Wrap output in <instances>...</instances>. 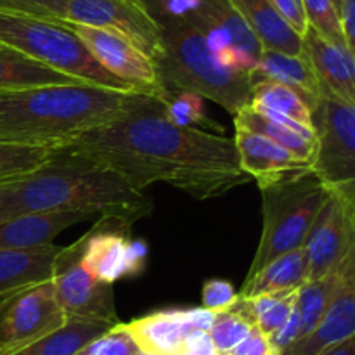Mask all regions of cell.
I'll list each match as a JSON object with an SVG mask.
<instances>
[{"instance_id": "cell-1", "label": "cell", "mask_w": 355, "mask_h": 355, "mask_svg": "<svg viewBox=\"0 0 355 355\" xmlns=\"http://www.w3.org/2000/svg\"><path fill=\"white\" fill-rule=\"evenodd\" d=\"M55 149L110 168L139 191L165 182L196 200H210L250 182L239 165L234 139L172 123L162 99L155 97H148L128 116Z\"/></svg>"}, {"instance_id": "cell-2", "label": "cell", "mask_w": 355, "mask_h": 355, "mask_svg": "<svg viewBox=\"0 0 355 355\" xmlns=\"http://www.w3.org/2000/svg\"><path fill=\"white\" fill-rule=\"evenodd\" d=\"M153 201L123 177L80 155L52 149L38 168L0 182V222L37 211H82L132 225Z\"/></svg>"}, {"instance_id": "cell-3", "label": "cell", "mask_w": 355, "mask_h": 355, "mask_svg": "<svg viewBox=\"0 0 355 355\" xmlns=\"http://www.w3.org/2000/svg\"><path fill=\"white\" fill-rule=\"evenodd\" d=\"M149 96L90 83L0 92V142L55 149L128 116Z\"/></svg>"}, {"instance_id": "cell-4", "label": "cell", "mask_w": 355, "mask_h": 355, "mask_svg": "<svg viewBox=\"0 0 355 355\" xmlns=\"http://www.w3.org/2000/svg\"><path fill=\"white\" fill-rule=\"evenodd\" d=\"M163 54L156 61L159 82L168 92H193L236 114L248 106L252 83L248 75L218 64L201 31L187 17L158 19Z\"/></svg>"}, {"instance_id": "cell-5", "label": "cell", "mask_w": 355, "mask_h": 355, "mask_svg": "<svg viewBox=\"0 0 355 355\" xmlns=\"http://www.w3.org/2000/svg\"><path fill=\"white\" fill-rule=\"evenodd\" d=\"M0 45L75 78L113 90H134L107 73L61 21L0 7Z\"/></svg>"}, {"instance_id": "cell-6", "label": "cell", "mask_w": 355, "mask_h": 355, "mask_svg": "<svg viewBox=\"0 0 355 355\" xmlns=\"http://www.w3.org/2000/svg\"><path fill=\"white\" fill-rule=\"evenodd\" d=\"M262 236L248 277L274 259L302 248L329 189L312 172L260 187Z\"/></svg>"}, {"instance_id": "cell-7", "label": "cell", "mask_w": 355, "mask_h": 355, "mask_svg": "<svg viewBox=\"0 0 355 355\" xmlns=\"http://www.w3.org/2000/svg\"><path fill=\"white\" fill-rule=\"evenodd\" d=\"M311 172L328 189L355 186V106L321 97L312 110Z\"/></svg>"}, {"instance_id": "cell-8", "label": "cell", "mask_w": 355, "mask_h": 355, "mask_svg": "<svg viewBox=\"0 0 355 355\" xmlns=\"http://www.w3.org/2000/svg\"><path fill=\"white\" fill-rule=\"evenodd\" d=\"M302 248L307 281L336 276L355 259V186L329 189Z\"/></svg>"}, {"instance_id": "cell-9", "label": "cell", "mask_w": 355, "mask_h": 355, "mask_svg": "<svg viewBox=\"0 0 355 355\" xmlns=\"http://www.w3.org/2000/svg\"><path fill=\"white\" fill-rule=\"evenodd\" d=\"M61 21L120 35L155 62L163 54L162 26L144 0H69Z\"/></svg>"}, {"instance_id": "cell-10", "label": "cell", "mask_w": 355, "mask_h": 355, "mask_svg": "<svg viewBox=\"0 0 355 355\" xmlns=\"http://www.w3.org/2000/svg\"><path fill=\"white\" fill-rule=\"evenodd\" d=\"M66 322L51 281L0 298V355H10Z\"/></svg>"}, {"instance_id": "cell-11", "label": "cell", "mask_w": 355, "mask_h": 355, "mask_svg": "<svg viewBox=\"0 0 355 355\" xmlns=\"http://www.w3.org/2000/svg\"><path fill=\"white\" fill-rule=\"evenodd\" d=\"M61 23L78 37L89 54L114 78L155 99L165 97L166 89L159 82L156 62L127 38L85 24Z\"/></svg>"}, {"instance_id": "cell-12", "label": "cell", "mask_w": 355, "mask_h": 355, "mask_svg": "<svg viewBox=\"0 0 355 355\" xmlns=\"http://www.w3.org/2000/svg\"><path fill=\"white\" fill-rule=\"evenodd\" d=\"M128 232L130 225L125 222L99 218L96 227L80 238L78 262L94 279L114 284L144 269L148 246L132 241Z\"/></svg>"}, {"instance_id": "cell-13", "label": "cell", "mask_w": 355, "mask_h": 355, "mask_svg": "<svg viewBox=\"0 0 355 355\" xmlns=\"http://www.w3.org/2000/svg\"><path fill=\"white\" fill-rule=\"evenodd\" d=\"M80 239L64 246L59 267L52 277L55 300L66 319H90L118 324L113 284L94 279L82 267Z\"/></svg>"}, {"instance_id": "cell-14", "label": "cell", "mask_w": 355, "mask_h": 355, "mask_svg": "<svg viewBox=\"0 0 355 355\" xmlns=\"http://www.w3.org/2000/svg\"><path fill=\"white\" fill-rule=\"evenodd\" d=\"M355 336V259L338 272V284L321 321L304 338L284 349L281 355H318L328 347Z\"/></svg>"}, {"instance_id": "cell-15", "label": "cell", "mask_w": 355, "mask_h": 355, "mask_svg": "<svg viewBox=\"0 0 355 355\" xmlns=\"http://www.w3.org/2000/svg\"><path fill=\"white\" fill-rule=\"evenodd\" d=\"M236 151L241 170L255 179L259 187L311 172L307 162L291 155L283 146L263 135L236 127Z\"/></svg>"}, {"instance_id": "cell-16", "label": "cell", "mask_w": 355, "mask_h": 355, "mask_svg": "<svg viewBox=\"0 0 355 355\" xmlns=\"http://www.w3.org/2000/svg\"><path fill=\"white\" fill-rule=\"evenodd\" d=\"M302 54L318 78L322 97L355 106V54L328 42L311 26L302 37Z\"/></svg>"}, {"instance_id": "cell-17", "label": "cell", "mask_w": 355, "mask_h": 355, "mask_svg": "<svg viewBox=\"0 0 355 355\" xmlns=\"http://www.w3.org/2000/svg\"><path fill=\"white\" fill-rule=\"evenodd\" d=\"M64 246L0 248V298L51 281L59 267Z\"/></svg>"}, {"instance_id": "cell-18", "label": "cell", "mask_w": 355, "mask_h": 355, "mask_svg": "<svg viewBox=\"0 0 355 355\" xmlns=\"http://www.w3.org/2000/svg\"><path fill=\"white\" fill-rule=\"evenodd\" d=\"M92 215L82 211H37L0 222V248H42L64 229L90 220Z\"/></svg>"}, {"instance_id": "cell-19", "label": "cell", "mask_w": 355, "mask_h": 355, "mask_svg": "<svg viewBox=\"0 0 355 355\" xmlns=\"http://www.w3.org/2000/svg\"><path fill=\"white\" fill-rule=\"evenodd\" d=\"M234 127L246 128V130L270 139L276 144L288 149L297 158L307 162L311 166L315 144L314 128H309L305 125L297 123L291 118L263 110V107L252 106V104L234 114Z\"/></svg>"}, {"instance_id": "cell-20", "label": "cell", "mask_w": 355, "mask_h": 355, "mask_svg": "<svg viewBox=\"0 0 355 355\" xmlns=\"http://www.w3.org/2000/svg\"><path fill=\"white\" fill-rule=\"evenodd\" d=\"M274 82L288 87L314 110L322 97L321 87L304 54L288 55L276 51H262L255 69L250 73V83Z\"/></svg>"}, {"instance_id": "cell-21", "label": "cell", "mask_w": 355, "mask_h": 355, "mask_svg": "<svg viewBox=\"0 0 355 355\" xmlns=\"http://www.w3.org/2000/svg\"><path fill=\"white\" fill-rule=\"evenodd\" d=\"M263 51L283 52L288 55L302 54V37L276 12L269 0H229Z\"/></svg>"}, {"instance_id": "cell-22", "label": "cell", "mask_w": 355, "mask_h": 355, "mask_svg": "<svg viewBox=\"0 0 355 355\" xmlns=\"http://www.w3.org/2000/svg\"><path fill=\"white\" fill-rule=\"evenodd\" d=\"M123 326L137 349L149 355H180L184 340L193 331L184 324L177 309L153 312Z\"/></svg>"}, {"instance_id": "cell-23", "label": "cell", "mask_w": 355, "mask_h": 355, "mask_svg": "<svg viewBox=\"0 0 355 355\" xmlns=\"http://www.w3.org/2000/svg\"><path fill=\"white\" fill-rule=\"evenodd\" d=\"M307 283V259L304 248L281 255L257 270L253 276L246 277L239 297L253 298L259 295L288 293L297 291Z\"/></svg>"}, {"instance_id": "cell-24", "label": "cell", "mask_w": 355, "mask_h": 355, "mask_svg": "<svg viewBox=\"0 0 355 355\" xmlns=\"http://www.w3.org/2000/svg\"><path fill=\"white\" fill-rule=\"evenodd\" d=\"M113 326L116 324L90 319H66L58 329L10 355H76Z\"/></svg>"}, {"instance_id": "cell-25", "label": "cell", "mask_w": 355, "mask_h": 355, "mask_svg": "<svg viewBox=\"0 0 355 355\" xmlns=\"http://www.w3.org/2000/svg\"><path fill=\"white\" fill-rule=\"evenodd\" d=\"M82 83L55 69L47 68L21 52L0 45V92L35 89L45 85Z\"/></svg>"}, {"instance_id": "cell-26", "label": "cell", "mask_w": 355, "mask_h": 355, "mask_svg": "<svg viewBox=\"0 0 355 355\" xmlns=\"http://www.w3.org/2000/svg\"><path fill=\"white\" fill-rule=\"evenodd\" d=\"M297 291L259 295V297L253 298L239 297L232 311L241 314L246 321L252 322L266 336H272L284 324L288 315L293 311L295 300H297Z\"/></svg>"}, {"instance_id": "cell-27", "label": "cell", "mask_w": 355, "mask_h": 355, "mask_svg": "<svg viewBox=\"0 0 355 355\" xmlns=\"http://www.w3.org/2000/svg\"><path fill=\"white\" fill-rule=\"evenodd\" d=\"M252 106L263 107V110L274 111L283 116L291 118L297 123L312 128V111L297 92L288 87L279 85L274 82H259L252 85Z\"/></svg>"}, {"instance_id": "cell-28", "label": "cell", "mask_w": 355, "mask_h": 355, "mask_svg": "<svg viewBox=\"0 0 355 355\" xmlns=\"http://www.w3.org/2000/svg\"><path fill=\"white\" fill-rule=\"evenodd\" d=\"M336 284H338V274L336 276L322 277V279L307 281V283H304L298 288L295 305H297V311L300 314L302 321L300 338L307 336L318 326V322L321 321L322 314L326 312L329 302H331L333 293H335Z\"/></svg>"}, {"instance_id": "cell-29", "label": "cell", "mask_w": 355, "mask_h": 355, "mask_svg": "<svg viewBox=\"0 0 355 355\" xmlns=\"http://www.w3.org/2000/svg\"><path fill=\"white\" fill-rule=\"evenodd\" d=\"M163 110H165L166 118H168L172 123L180 125V127H194L200 128L198 125H203L205 130L211 132H224V128L220 125L214 123V121L208 118L207 107H205L203 97H200L198 94L193 92H168L166 90L165 97L162 99Z\"/></svg>"}, {"instance_id": "cell-30", "label": "cell", "mask_w": 355, "mask_h": 355, "mask_svg": "<svg viewBox=\"0 0 355 355\" xmlns=\"http://www.w3.org/2000/svg\"><path fill=\"white\" fill-rule=\"evenodd\" d=\"M253 328L255 326L252 322L246 321L241 314H238V312L231 309V311L215 314L208 335H210L211 343H214L217 354L227 355L253 331Z\"/></svg>"}, {"instance_id": "cell-31", "label": "cell", "mask_w": 355, "mask_h": 355, "mask_svg": "<svg viewBox=\"0 0 355 355\" xmlns=\"http://www.w3.org/2000/svg\"><path fill=\"white\" fill-rule=\"evenodd\" d=\"M52 149L47 148H30V146H17L0 142V177L23 175L38 168L49 156Z\"/></svg>"}, {"instance_id": "cell-32", "label": "cell", "mask_w": 355, "mask_h": 355, "mask_svg": "<svg viewBox=\"0 0 355 355\" xmlns=\"http://www.w3.org/2000/svg\"><path fill=\"white\" fill-rule=\"evenodd\" d=\"M302 6H304L305 17H307V23L312 30L318 31L322 38H326L331 44L347 47L342 28H340L338 12H336V7L333 6L331 0H302Z\"/></svg>"}, {"instance_id": "cell-33", "label": "cell", "mask_w": 355, "mask_h": 355, "mask_svg": "<svg viewBox=\"0 0 355 355\" xmlns=\"http://www.w3.org/2000/svg\"><path fill=\"white\" fill-rule=\"evenodd\" d=\"M139 349L132 336L128 335L125 326L118 322L110 331L92 340L76 355H135Z\"/></svg>"}, {"instance_id": "cell-34", "label": "cell", "mask_w": 355, "mask_h": 355, "mask_svg": "<svg viewBox=\"0 0 355 355\" xmlns=\"http://www.w3.org/2000/svg\"><path fill=\"white\" fill-rule=\"evenodd\" d=\"M238 298L239 295L234 290V286L229 281L224 279L205 281L203 290H201V304H203V309L215 312V314L225 312L234 307Z\"/></svg>"}, {"instance_id": "cell-35", "label": "cell", "mask_w": 355, "mask_h": 355, "mask_svg": "<svg viewBox=\"0 0 355 355\" xmlns=\"http://www.w3.org/2000/svg\"><path fill=\"white\" fill-rule=\"evenodd\" d=\"M69 0H0V7L19 10L30 16L61 21L64 7Z\"/></svg>"}, {"instance_id": "cell-36", "label": "cell", "mask_w": 355, "mask_h": 355, "mask_svg": "<svg viewBox=\"0 0 355 355\" xmlns=\"http://www.w3.org/2000/svg\"><path fill=\"white\" fill-rule=\"evenodd\" d=\"M156 19L186 17L201 6V0H144Z\"/></svg>"}, {"instance_id": "cell-37", "label": "cell", "mask_w": 355, "mask_h": 355, "mask_svg": "<svg viewBox=\"0 0 355 355\" xmlns=\"http://www.w3.org/2000/svg\"><path fill=\"white\" fill-rule=\"evenodd\" d=\"M269 3L300 37H304L305 31L309 30V23L302 0H269Z\"/></svg>"}, {"instance_id": "cell-38", "label": "cell", "mask_w": 355, "mask_h": 355, "mask_svg": "<svg viewBox=\"0 0 355 355\" xmlns=\"http://www.w3.org/2000/svg\"><path fill=\"white\" fill-rule=\"evenodd\" d=\"M227 355H281V352L272 345L269 336L253 328V331Z\"/></svg>"}, {"instance_id": "cell-39", "label": "cell", "mask_w": 355, "mask_h": 355, "mask_svg": "<svg viewBox=\"0 0 355 355\" xmlns=\"http://www.w3.org/2000/svg\"><path fill=\"white\" fill-rule=\"evenodd\" d=\"M340 28L350 52L355 54V0H342L338 9Z\"/></svg>"}, {"instance_id": "cell-40", "label": "cell", "mask_w": 355, "mask_h": 355, "mask_svg": "<svg viewBox=\"0 0 355 355\" xmlns=\"http://www.w3.org/2000/svg\"><path fill=\"white\" fill-rule=\"evenodd\" d=\"M184 324L193 331H210L211 322L215 319V312L207 309H177Z\"/></svg>"}, {"instance_id": "cell-41", "label": "cell", "mask_w": 355, "mask_h": 355, "mask_svg": "<svg viewBox=\"0 0 355 355\" xmlns=\"http://www.w3.org/2000/svg\"><path fill=\"white\" fill-rule=\"evenodd\" d=\"M180 355H218L208 331H191L184 340Z\"/></svg>"}, {"instance_id": "cell-42", "label": "cell", "mask_w": 355, "mask_h": 355, "mask_svg": "<svg viewBox=\"0 0 355 355\" xmlns=\"http://www.w3.org/2000/svg\"><path fill=\"white\" fill-rule=\"evenodd\" d=\"M318 355H355V336L354 338L345 340V342L342 343L328 347V349H324Z\"/></svg>"}, {"instance_id": "cell-43", "label": "cell", "mask_w": 355, "mask_h": 355, "mask_svg": "<svg viewBox=\"0 0 355 355\" xmlns=\"http://www.w3.org/2000/svg\"><path fill=\"white\" fill-rule=\"evenodd\" d=\"M333 2V6L336 7V12H338V9H340V6H342V0H331Z\"/></svg>"}, {"instance_id": "cell-44", "label": "cell", "mask_w": 355, "mask_h": 355, "mask_svg": "<svg viewBox=\"0 0 355 355\" xmlns=\"http://www.w3.org/2000/svg\"><path fill=\"white\" fill-rule=\"evenodd\" d=\"M135 355H149V354H146V352H142V350H139V352L135 354Z\"/></svg>"}, {"instance_id": "cell-45", "label": "cell", "mask_w": 355, "mask_h": 355, "mask_svg": "<svg viewBox=\"0 0 355 355\" xmlns=\"http://www.w3.org/2000/svg\"><path fill=\"white\" fill-rule=\"evenodd\" d=\"M3 180H7V179H3V177H0V182H3Z\"/></svg>"}]
</instances>
